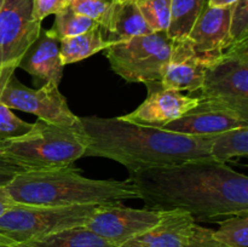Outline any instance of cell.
Instances as JSON below:
<instances>
[{
  "instance_id": "1",
  "label": "cell",
  "mask_w": 248,
  "mask_h": 247,
  "mask_svg": "<svg viewBox=\"0 0 248 247\" xmlns=\"http://www.w3.org/2000/svg\"><path fill=\"white\" fill-rule=\"evenodd\" d=\"M128 179L150 210H181L201 222L248 213L247 176L212 159L140 170Z\"/></svg>"
},
{
  "instance_id": "2",
  "label": "cell",
  "mask_w": 248,
  "mask_h": 247,
  "mask_svg": "<svg viewBox=\"0 0 248 247\" xmlns=\"http://www.w3.org/2000/svg\"><path fill=\"white\" fill-rule=\"evenodd\" d=\"M79 119L87 137L85 156L114 160L130 173L150 167L212 159L210 148L215 135L186 136L136 125L120 118L91 115Z\"/></svg>"
},
{
  "instance_id": "3",
  "label": "cell",
  "mask_w": 248,
  "mask_h": 247,
  "mask_svg": "<svg viewBox=\"0 0 248 247\" xmlns=\"http://www.w3.org/2000/svg\"><path fill=\"white\" fill-rule=\"evenodd\" d=\"M17 203L31 206H73L118 203L140 199L126 181L86 178L73 165L46 171L19 173L6 185Z\"/></svg>"
},
{
  "instance_id": "4",
  "label": "cell",
  "mask_w": 248,
  "mask_h": 247,
  "mask_svg": "<svg viewBox=\"0 0 248 247\" xmlns=\"http://www.w3.org/2000/svg\"><path fill=\"white\" fill-rule=\"evenodd\" d=\"M87 137L81 125H56L38 119L24 135L0 140V162L17 173L69 166L85 156Z\"/></svg>"
},
{
  "instance_id": "5",
  "label": "cell",
  "mask_w": 248,
  "mask_h": 247,
  "mask_svg": "<svg viewBox=\"0 0 248 247\" xmlns=\"http://www.w3.org/2000/svg\"><path fill=\"white\" fill-rule=\"evenodd\" d=\"M98 206H31L16 203L0 217V246L14 247L60 230L81 227L93 216Z\"/></svg>"
},
{
  "instance_id": "6",
  "label": "cell",
  "mask_w": 248,
  "mask_h": 247,
  "mask_svg": "<svg viewBox=\"0 0 248 247\" xmlns=\"http://www.w3.org/2000/svg\"><path fill=\"white\" fill-rule=\"evenodd\" d=\"M176 40L166 31L135 36L106 48L110 68L128 82H154L162 79Z\"/></svg>"
},
{
  "instance_id": "7",
  "label": "cell",
  "mask_w": 248,
  "mask_h": 247,
  "mask_svg": "<svg viewBox=\"0 0 248 247\" xmlns=\"http://www.w3.org/2000/svg\"><path fill=\"white\" fill-rule=\"evenodd\" d=\"M200 98L216 102L248 118V41L235 44L210 60Z\"/></svg>"
},
{
  "instance_id": "8",
  "label": "cell",
  "mask_w": 248,
  "mask_h": 247,
  "mask_svg": "<svg viewBox=\"0 0 248 247\" xmlns=\"http://www.w3.org/2000/svg\"><path fill=\"white\" fill-rule=\"evenodd\" d=\"M41 22L33 16V0H2L0 7V90L15 74L22 57L36 40Z\"/></svg>"
},
{
  "instance_id": "9",
  "label": "cell",
  "mask_w": 248,
  "mask_h": 247,
  "mask_svg": "<svg viewBox=\"0 0 248 247\" xmlns=\"http://www.w3.org/2000/svg\"><path fill=\"white\" fill-rule=\"evenodd\" d=\"M0 103L56 125L74 127L80 124V119L70 110L67 98L55 82H45L40 89L33 90L24 86L14 74L0 90Z\"/></svg>"
},
{
  "instance_id": "10",
  "label": "cell",
  "mask_w": 248,
  "mask_h": 247,
  "mask_svg": "<svg viewBox=\"0 0 248 247\" xmlns=\"http://www.w3.org/2000/svg\"><path fill=\"white\" fill-rule=\"evenodd\" d=\"M160 211L132 208L118 203L99 205L85 227L114 247H119L137 235L154 227L160 219Z\"/></svg>"
},
{
  "instance_id": "11",
  "label": "cell",
  "mask_w": 248,
  "mask_h": 247,
  "mask_svg": "<svg viewBox=\"0 0 248 247\" xmlns=\"http://www.w3.org/2000/svg\"><path fill=\"white\" fill-rule=\"evenodd\" d=\"M148 96L140 107L131 113L119 116L121 120L136 125L162 128L177 120L200 102V97L182 94L176 90L162 89L160 81L147 82Z\"/></svg>"
},
{
  "instance_id": "12",
  "label": "cell",
  "mask_w": 248,
  "mask_h": 247,
  "mask_svg": "<svg viewBox=\"0 0 248 247\" xmlns=\"http://www.w3.org/2000/svg\"><path fill=\"white\" fill-rule=\"evenodd\" d=\"M248 126V118L216 102L201 99L183 116L164 126V130L186 136H211Z\"/></svg>"
},
{
  "instance_id": "13",
  "label": "cell",
  "mask_w": 248,
  "mask_h": 247,
  "mask_svg": "<svg viewBox=\"0 0 248 247\" xmlns=\"http://www.w3.org/2000/svg\"><path fill=\"white\" fill-rule=\"evenodd\" d=\"M230 14L232 6L213 7L205 4L186 38L198 55L211 60L232 46L229 39Z\"/></svg>"
},
{
  "instance_id": "14",
  "label": "cell",
  "mask_w": 248,
  "mask_h": 247,
  "mask_svg": "<svg viewBox=\"0 0 248 247\" xmlns=\"http://www.w3.org/2000/svg\"><path fill=\"white\" fill-rule=\"evenodd\" d=\"M208 62L210 58L198 55L193 50L188 39L176 40L171 60L160 80V85L166 90L188 91L190 93L199 92Z\"/></svg>"
},
{
  "instance_id": "15",
  "label": "cell",
  "mask_w": 248,
  "mask_h": 247,
  "mask_svg": "<svg viewBox=\"0 0 248 247\" xmlns=\"http://www.w3.org/2000/svg\"><path fill=\"white\" fill-rule=\"evenodd\" d=\"M156 224L119 247H186L194 225L193 216L181 210L160 211Z\"/></svg>"
},
{
  "instance_id": "16",
  "label": "cell",
  "mask_w": 248,
  "mask_h": 247,
  "mask_svg": "<svg viewBox=\"0 0 248 247\" xmlns=\"http://www.w3.org/2000/svg\"><path fill=\"white\" fill-rule=\"evenodd\" d=\"M18 68L45 82L60 85L64 65L60 57V39L51 29H41L36 40L26 51Z\"/></svg>"
},
{
  "instance_id": "17",
  "label": "cell",
  "mask_w": 248,
  "mask_h": 247,
  "mask_svg": "<svg viewBox=\"0 0 248 247\" xmlns=\"http://www.w3.org/2000/svg\"><path fill=\"white\" fill-rule=\"evenodd\" d=\"M104 41L121 43L153 33L137 5V0H113L106 22L99 26Z\"/></svg>"
},
{
  "instance_id": "18",
  "label": "cell",
  "mask_w": 248,
  "mask_h": 247,
  "mask_svg": "<svg viewBox=\"0 0 248 247\" xmlns=\"http://www.w3.org/2000/svg\"><path fill=\"white\" fill-rule=\"evenodd\" d=\"M14 247H114L85 225L52 232Z\"/></svg>"
},
{
  "instance_id": "19",
  "label": "cell",
  "mask_w": 248,
  "mask_h": 247,
  "mask_svg": "<svg viewBox=\"0 0 248 247\" xmlns=\"http://www.w3.org/2000/svg\"><path fill=\"white\" fill-rule=\"evenodd\" d=\"M109 46L102 36L99 26L86 33L75 36L61 39L60 40V57L63 65L77 63L86 60L94 53L106 50Z\"/></svg>"
},
{
  "instance_id": "20",
  "label": "cell",
  "mask_w": 248,
  "mask_h": 247,
  "mask_svg": "<svg viewBox=\"0 0 248 247\" xmlns=\"http://www.w3.org/2000/svg\"><path fill=\"white\" fill-rule=\"evenodd\" d=\"M248 154V126L232 128L217 133L213 137L210 148L212 160L227 164L236 157H245Z\"/></svg>"
},
{
  "instance_id": "21",
  "label": "cell",
  "mask_w": 248,
  "mask_h": 247,
  "mask_svg": "<svg viewBox=\"0 0 248 247\" xmlns=\"http://www.w3.org/2000/svg\"><path fill=\"white\" fill-rule=\"evenodd\" d=\"M205 4L206 0H171L167 35L173 40L188 38Z\"/></svg>"
},
{
  "instance_id": "22",
  "label": "cell",
  "mask_w": 248,
  "mask_h": 247,
  "mask_svg": "<svg viewBox=\"0 0 248 247\" xmlns=\"http://www.w3.org/2000/svg\"><path fill=\"white\" fill-rule=\"evenodd\" d=\"M98 24L89 17L78 14L70 6L64 7L55 15V22L51 31L58 36V39L69 38V36L79 35L86 33L91 29L96 28Z\"/></svg>"
},
{
  "instance_id": "23",
  "label": "cell",
  "mask_w": 248,
  "mask_h": 247,
  "mask_svg": "<svg viewBox=\"0 0 248 247\" xmlns=\"http://www.w3.org/2000/svg\"><path fill=\"white\" fill-rule=\"evenodd\" d=\"M213 236L229 247H247L248 213L234 215L220 220L219 228L213 230Z\"/></svg>"
},
{
  "instance_id": "24",
  "label": "cell",
  "mask_w": 248,
  "mask_h": 247,
  "mask_svg": "<svg viewBox=\"0 0 248 247\" xmlns=\"http://www.w3.org/2000/svg\"><path fill=\"white\" fill-rule=\"evenodd\" d=\"M137 5L153 31H167L171 0H137Z\"/></svg>"
},
{
  "instance_id": "25",
  "label": "cell",
  "mask_w": 248,
  "mask_h": 247,
  "mask_svg": "<svg viewBox=\"0 0 248 247\" xmlns=\"http://www.w3.org/2000/svg\"><path fill=\"white\" fill-rule=\"evenodd\" d=\"M229 39L232 45L248 41V0H239L232 6Z\"/></svg>"
},
{
  "instance_id": "26",
  "label": "cell",
  "mask_w": 248,
  "mask_h": 247,
  "mask_svg": "<svg viewBox=\"0 0 248 247\" xmlns=\"http://www.w3.org/2000/svg\"><path fill=\"white\" fill-rule=\"evenodd\" d=\"M33 124L19 119L10 108L0 103V140L10 139L24 135Z\"/></svg>"
},
{
  "instance_id": "27",
  "label": "cell",
  "mask_w": 248,
  "mask_h": 247,
  "mask_svg": "<svg viewBox=\"0 0 248 247\" xmlns=\"http://www.w3.org/2000/svg\"><path fill=\"white\" fill-rule=\"evenodd\" d=\"M113 0H72L69 6L78 14L89 17L98 26L106 22Z\"/></svg>"
},
{
  "instance_id": "28",
  "label": "cell",
  "mask_w": 248,
  "mask_h": 247,
  "mask_svg": "<svg viewBox=\"0 0 248 247\" xmlns=\"http://www.w3.org/2000/svg\"><path fill=\"white\" fill-rule=\"evenodd\" d=\"M213 230L195 224L186 247H229L213 236Z\"/></svg>"
},
{
  "instance_id": "29",
  "label": "cell",
  "mask_w": 248,
  "mask_h": 247,
  "mask_svg": "<svg viewBox=\"0 0 248 247\" xmlns=\"http://www.w3.org/2000/svg\"><path fill=\"white\" fill-rule=\"evenodd\" d=\"M72 0H33V16L36 21L41 22L50 15H56L69 6Z\"/></svg>"
},
{
  "instance_id": "30",
  "label": "cell",
  "mask_w": 248,
  "mask_h": 247,
  "mask_svg": "<svg viewBox=\"0 0 248 247\" xmlns=\"http://www.w3.org/2000/svg\"><path fill=\"white\" fill-rule=\"evenodd\" d=\"M16 201L11 198L10 193L7 191L6 185L0 186V217L6 212L9 208L16 205Z\"/></svg>"
},
{
  "instance_id": "31",
  "label": "cell",
  "mask_w": 248,
  "mask_h": 247,
  "mask_svg": "<svg viewBox=\"0 0 248 247\" xmlns=\"http://www.w3.org/2000/svg\"><path fill=\"white\" fill-rule=\"evenodd\" d=\"M17 174L18 173H17L16 171H14L12 169L7 167L6 165L0 162V186L7 185Z\"/></svg>"
},
{
  "instance_id": "32",
  "label": "cell",
  "mask_w": 248,
  "mask_h": 247,
  "mask_svg": "<svg viewBox=\"0 0 248 247\" xmlns=\"http://www.w3.org/2000/svg\"><path fill=\"white\" fill-rule=\"evenodd\" d=\"M239 0H206V4L213 7H230Z\"/></svg>"
},
{
  "instance_id": "33",
  "label": "cell",
  "mask_w": 248,
  "mask_h": 247,
  "mask_svg": "<svg viewBox=\"0 0 248 247\" xmlns=\"http://www.w3.org/2000/svg\"><path fill=\"white\" fill-rule=\"evenodd\" d=\"M1 4H2V0H0V7H1Z\"/></svg>"
},
{
  "instance_id": "34",
  "label": "cell",
  "mask_w": 248,
  "mask_h": 247,
  "mask_svg": "<svg viewBox=\"0 0 248 247\" xmlns=\"http://www.w3.org/2000/svg\"><path fill=\"white\" fill-rule=\"evenodd\" d=\"M0 247H1V246H0Z\"/></svg>"
}]
</instances>
